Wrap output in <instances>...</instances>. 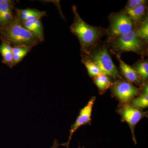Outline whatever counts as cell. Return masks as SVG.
Listing matches in <instances>:
<instances>
[{
    "instance_id": "obj_1",
    "label": "cell",
    "mask_w": 148,
    "mask_h": 148,
    "mask_svg": "<svg viewBox=\"0 0 148 148\" xmlns=\"http://www.w3.org/2000/svg\"><path fill=\"white\" fill-rule=\"evenodd\" d=\"M0 39L2 41L8 43L12 47L24 46L33 48L40 42L34 34L22 26L16 14L10 24L0 29Z\"/></svg>"
},
{
    "instance_id": "obj_2",
    "label": "cell",
    "mask_w": 148,
    "mask_h": 148,
    "mask_svg": "<svg viewBox=\"0 0 148 148\" xmlns=\"http://www.w3.org/2000/svg\"><path fill=\"white\" fill-rule=\"evenodd\" d=\"M73 10L74 21L70 28L71 31L79 40L83 50L88 52L97 43L101 36V32L83 20L78 13L76 6H73Z\"/></svg>"
},
{
    "instance_id": "obj_3",
    "label": "cell",
    "mask_w": 148,
    "mask_h": 148,
    "mask_svg": "<svg viewBox=\"0 0 148 148\" xmlns=\"http://www.w3.org/2000/svg\"><path fill=\"white\" fill-rule=\"evenodd\" d=\"M113 48L118 51L140 53L143 51L144 47L137 32L133 30L128 34L117 37L113 42Z\"/></svg>"
},
{
    "instance_id": "obj_4",
    "label": "cell",
    "mask_w": 148,
    "mask_h": 148,
    "mask_svg": "<svg viewBox=\"0 0 148 148\" xmlns=\"http://www.w3.org/2000/svg\"><path fill=\"white\" fill-rule=\"evenodd\" d=\"M92 61L97 65L102 73L114 78L119 77L116 66L106 49H102L94 53Z\"/></svg>"
},
{
    "instance_id": "obj_5",
    "label": "cell",
    "mask_w": 148,
    "mask_h": 148,
    "mask_svg": "<svg viewBox=\"0 0 148 148\" xmlns=\"http://www.w3.org/2000/svg\"><path fill=\"white\" fill-rule=\"evenodd\" d=\"M133 26V21L126 14H117L111 18L109 34L111 36L117 38L131 32Z\"/></svg>"
},
{
    "instance_id": "obj_6",
    "label": "cell",
    "mask_w": 148,
    "mask_h": 148,
    "mask_svg": "<svg viewBox=\"0 0 148 148\" xmlns=\"http://www.w3.org/2000/svg\"><path fill=\"white\" fill-rule=\"evenodd\" d=\"M119 112L123 120L126 121L129 125L132 132L133 141L136 144L134 134L135 125L142 119L147 116V112H143L140 109L126 104L120 109Z\"/></svg>"
},
{
    "instance_id": "obj_7",
    "label": "cell",
    "mask_w": 148,
    "mask_h": 148,
    "mask_svg": "<svg viewBox=\"0 0 148 148\" xmlns=\"http://www.w3.org/2000/svg\"><path fill=\"white\" fill-rule=\"evenodd\" d=\"M95 99L96 97H92L87 105L85 106L83 108L80 110L79 115L77 118L76 120L74 123V124L72 125L71 126V129L69 130L70 135L68 142L64 144H60V146H65L67 148H69L72 136L77 130L83 125L90 123L92 108L95 103Z\"/></svg>"
},
{
    "instance_id": "obj_8",
    "label": "cell",
    "mask_w": 148,
    "mask_h": 148,
    "mask_svg": "<svg viewBox=\"0 0 148 148\" xmlns=\"http://www.w3.org/2000/svg\"><path fill=\"white\" fill-rule=\"evenodd\" d=\"M113 90L117 98L124 103L131 101L140 93L139 88L125 81L116 82L113 86Z\"/></svg>"
},
{
    "instance_id": "obj_9",
    "label": "cell",
    "mask_w": 148,
    "mask_h": 148,
    "mask_svg": "<svg viewBox=\"0 0 148 148\" xmlns=\"http://www.w3.org/2000/svg\"><path fill=\"white\" fill-rule=\"evenodd\" d=\"M14 10L15 11V14L21 22L36 18H41L47 15L45 11H41L35 9H19L14 8Z\"/></svg>"
},
{
    "instance_id": "obj_10",
    "label": "cell",
    "mask_w": 148,
    "mask_h": 148,
    "mask_svg": "<svg viewBox=\"0 0 148 148\" xmlns=\"http://www.w3.org/2000/svg\"><path fill=\"white\" fill-rule=\"evenodd\" d=\"M21 24L24 28L34 34L40 42L44 41V27L41 18H36L24 21L21 22Z\"/></svg>"
},
{
    "instance_id": "obj_11",
    "label": "cell",
    "mask_w": 148,
    "mask_h": 148,
    "mask_svg": "<svg viewBox=\"0 0 148 148\" xmlns=\"http://www.w3.org/2000/svg\"><path fill=\"white\" fill-rule=\"evenodd\" d=\"M117 58L119 61L120 66L122 73L125 77L129 82L133 83L140 82V77L135 69H133L129 65L125 64L122 60L119 55H117Z\"/></svg>"
},
{
    "instance_id": "obj_12",
    "label": "cell",
    "mask_w": 148,
    "mask_h": 148,
    "mask_svg": "<svg viewBox=\"0 0 148 148\" xmlns=\"http://www.w3.org/2000/svg\"><path fill=\"white\" fill-rule=\"evenodd\" d=\"M12 47L8 43L2 41L0 45V53L3 57L2 63L5 64L10 69L13 68L12 60L13 53Z\"/></svg>"
},
{
    "instance_id": "obj_13",
    "label": "cell",
    "mask_w": 148,
    "mask_h": 148,
    "mask_svg": "<svg viewBox=\"0 0 148 148\" xmlns=\"http://www.w3.org/2000/svg\"><path fill=\"white\" fill-rule=\"evenodd\" d=\"M130 106L138 109H145L148 106V86L146 84L144 87V92L139 97L132 99Z\"/></svg>"
},
{
    "instance_id": "obj_14",
    "label": "cell",
    "mask_w": 148,
    "mask_h": 148,
    "mask_svg": "<svg viewBox=\"0 0 148 148\" xmlns=\"http://www.w3.org/2000/svg\"><path fill=\"white\" fill-rule=\"evenodd\" d=\"M145 11V7L142 5L132 9L126 8V14L132 19V21H138L140 20L143 16Z\"/></svg>"
},
{
    "instance_id": "obj_15",
    "label": "cell",
    "mask_w": 148,
    "mask_h": 148,
    "mask_svg": "<svg viewBox=\"0 0 148 148\" xmlns=\"http://www.w3.org/2000/svg\"><path fill=\"white\" fill-rule=\"evenodd\" d=\"M94 82L101 92L106 91L111 85L110 81L108 76L101 73L95 77Z\"/></svg>"
},
{
    "instance_id": "obj_16",
    "label": "cell",
    "mask_w": 148,
    "mask_h": 148,
    "mask_svg": "<svg viewBox=\"0 0 148 148\" xmlns=\"http://www.w3.org/2000/svg\"><path fill=\"white\" fill-rule=\"evenodd\" d=\"M135 70L139 77L144 79H147L148 77V64L147 61L142 62L136 65Z\"/></svg>"
},
{
    "instance_id": "obj_17",
    "label": "cell",
    "mask_w": 148,
    "mask_h": 148,
    "mask_svg": "<svg viewBox=\"0 0 148 148\" xmlns=\"http://www.w3.org/2000/svg\"><path fill=\"white\" fill-rule=\"evenodd\" d=\"M138 36L141 39L145 40L147 41L148 39V20L147 17H146L145 20L140 25L139 29L136 31Z\"/></svg>"
},
{
    "instance_id": "obj_18",
    "label": "cell",
    "mask_w": 148,
    "mask_h": 148,
    "mask_svg": "<svg viewBox=\"0 0 148 148\" xmlns=\"http://www.w3.org/2000/svg\"><path fill=\"white\" fill-rule=\"evenodd\" d=\"M14 16L13 11L8 12L0 14V29L10 24L13 20Z\"/></svg>"
},
{
    "instance_id": "obj_19",
    "label": "cell",
    "mask_w": 148,
    "mask_h": 148,
    "mask_svg": "<svg viewBox=\"0 0 148 148\" xmlns=\"http://www.w3.org/2000/svg\"><path fill=\"white\" fill-rule=\"evenodd\" d=\"M84 63L87 68L88 73L91 76L95 77L102 73L97 65H95L92 61H84Z\"/></svg>"
},
{
    "instance_id": "obj_20",
    "label": "cell",
    "mask_w": 148,
    "mask_h": 148,
    "mask_svg": "<svg viewBox=\"0 0 148 148\" xmlns=\"http://www.w3.org/2000/svg\"><path fill=\"white\" fill-rule=\"evenodd\" d=\"M15 2L11 0H4V2L0 4V14L8 12L13 11L14 8Z\"/></svg>"
},
{
    "instance_id": "obj_21",
    "label": "cell",
    "mask_w": 148,
    "mask_h": 148,
    "mask_svg": "<svg viewBox=\"0 0 148 148\" xmlns=\"http://www.w3.org/2000/svg\"><path fill=\"white\" fill-rule=\"evenodd\" d=\"M32 48H27L26 50L22 52L17 53V54L13 55V60H12V65L13 66H16L18 63H20L22 59H23L27 55V53L31 50Z\"/></svg>"
},
{
    "instance_id": "obj_22",
    "label": "cell",
    "mask_w": 148,
    "mask_h": 148,
    "mask_svg": "<svg viewBox=\"0 0 148 148\" xmlns=\"http://www.w3.org/2000/svg\"><path fill=\"white\" fill-rule=\"evenodd\" d=\"M145 2L146 1L144 0H130L128 1L126 8H135L139 6L145 4Z\"/></svg>"
},
{
    "instance_id": "obj_23",
    "label": "cell",
    "mask_w": 148,
    "mask_h": 148,
    "mask_svg": "<svg viewBox=\"0 0 148 148\" xmlns=\"http://www.w3.org/2000/svg\"><path fill=\"white\" fill-rule=\"evenodd\" d=\"M59 146H60V144L58 143V140H54L53 145L51 148H57Z\"/></svg>"
},
{
    "instance_id": "obj_24",
    "label": "cell",
    "mask_w": 148,
    "mask_h": 148,
    "mask_svg": "<svg viewBox=\"0 0 148 148\" xmlns=\"http://www.w3.org/2000/svg\"><path fill=\"white\" fill-rule=\"evenodd\" d=\"M4 2V0H0V4Z\"/></svg>"
},
{
    "instance_id": "obj_25",
    "label": "cell",
    "mask_w": 148,
    "mask_h": 148,
    "mask_svg": "<svg viewBox=\"0 0 148 148\" xmlns=\"http://www.w3.org/2000/svg\"><path fill=\"white\" fill-rule=\"evenodd\" d=\"M84 148V147H80L79 145V148Z\"/></svg>"
}]
</instances>
